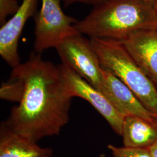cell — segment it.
I'll return each instance as SVG.
<instances>
[{
    "mask_svg": "<svg viewBox=\"0 0 157 157\" xmlns=\"http://www.w3.org/2000/svg\"><path fill=\"white\" fill-rule=\"evenodd\" d=\"M101 67L108 70L132 90L157 118V89L154 84L118 41L91 39Z\"/></svg>",
    "mask_w": 157,
    "mask_h": 157,
    "instance_id": "3",
    "label": "cell"
},
{
    "mask_svg": "<svg viewBox=\"0 0 157 157\" xmlns=\"http://www.w3.org/2000/svg\"><path fill=\"white\" fill-rule=\"evenodd\" d=\"M146 1L147 2H148L149 4H150L152 6L154 5V1H155V0H146Z\"/></svg>",
    "mask_w": 157,
    "mask_h": 157,
    "instance_id": "18",
    "label": "cell"
},
{
    "mask_svg": "<svg viewBox=\"0 0 157 157\" xmlns=\"http://www.w3.org/2000/svg\"><path fill=\"white\" fill-rule=\"evenodd\" d=\"M108 149L113 157H152L148 148L117 147L108 144Z\"/></svg>",
    "mask_w": 157,
    "mask_h": 157,
    "instance_id": "12",
    "label": "cell"
},
{
    "mask_svg": "<svg viewBox=\"0 0 157 157\" xmlns=\"http://www.w3.org/2000/svg\"><path fill=\"white\" fill-rule=\"evenodd\" d=\"M120 42L146 75L157 86V30H141Z\"/></svg>",
    "mask_w": 157,
    "mask_h": 157,
    "instance_id": "9",
    "label": "cell"
},
{
    "mask_svg": "<svg viewBox=\"0 0 157 157\" xmlns=\"http://www.w3.org/2000/svg\"><path fill=\"white\" fill-rule=\"evenodd\" d=\"M8 82L18 104L12 108L6 125L35 142L59 135L69 122L73 97L58 65L32 54L13 68Z\"/></svg>",
    "mask_w": 157,
    "mask_h": 157,
    "instance_id": "1",
    "label": "cell"
},
{
    "mask_svg": "<svg viewBox=\"0 0 157 157\" xmlns=\"http://www.w3.org/2000/svg\"><path fill=\"white\" fill-rule=\"evenodd\" d=\"M63 2V4L65 6H68L71 5L76 2H82L89 4V0H62Z\"/></svg>",
    "mask_w": 157,
    "mask_h": 157,
    "instance_id": "14",
    "label": "cell"
},
{
    "mask_svg": "<svg viewBox=\"0 0 157 157\" xmlns=\"http://www.w3.org/2000/svg\"><path fill=\"white\" fill-rule=\"evenodd\" d=\"M56 49L62 63L103 93L102 68L90 39L78 33L63 41Z\"/></svg>",
    "mask_w": 157,
    "mask_h": 157,
    "instance_id": "5",
    "label": "cell"
},
{
    "mask_svg": "<svg viewBox=\"0 0 157 157\" xmlns=\"http://www.w3.org/2000/svg\"><path fill=\"white\" fill-rule=\"evenodd\" d=\"M153 7H154V9L155 13V15H156L157 18V0H155L154 5H153Z\"/></svg>",
    "mask_w": 157,
    "mask_h": 157,
    "instance_id": "17",
    "label": "cell"
},
{
    "mask_svg": "<svg viewBox=\"0 0 157 157\" xmlns=\"http://www.w3.org/2000/svg\"><path fill=\"white\" fill-rule=\"evenodd\" d=\"M20 5L17 0H0V24L2 25L6 21L7 17L14 15Z\"/></svg>",
    "mask_w": 157,
    "mask_h": 157,
    "instance_id": "13",
    "label": "cell"
},
{
    "mask_svg": "<svg viewBox=\"0 0 157 157\" xmlns=\"http://www.w3.org/2000/svg\"><path fill=\"white\" fill-rule=\"evenodd\" d=\"M41 4L34 18V48L38 54L79 33L74 27L78 20L63 12L61 0H41Z\"/></svg>",
    "mask_w": 157,
    "mask_h": 157,
    "instance_id": "4",
    "label": "cell"
},
{
    "mask_svg": "<svg viewBox=\"0 0 157 157\" xmlns=\"http://www.w3.org/2000/svg\"><path fill=\"white\" fill-rule=\"evenodd\" d=\"M152 157H157V141L148 148Z\"/></svg>",
    "mask_w": 157,
    "mask_h": 157,
    "instance_id": "15",
    "label": "cell"
},
{
    "mask_svg": "<svg viewBox=\"0 0 157 157\" xmlns=\"http://www.w3.org/2000/svg\"><path fill=\"white\" fill-rule=\"evenodd\" d=\"M78 33L91 39L122 41L141 30H157L153 6L146 0H106L74 25Z\"/></svg>",
    "mask_w": 157,
    "mask_h": 157,
    "instance_id": "2",
    "label": "cell"
},
{
    "mask_svg": "<svg viewBox=\"0 0 157 157\" xmlns=\"http://www.w3.org/2000/svg\"><path fill=\"white\" fill-rule=\"evenodd\" d=\"M67 90L72 97H78L89 102L118 135H122L124 116L102 91L97 89L67 65H58Z\"/></svg>",
    "mask_w": 157,
    "mask_h": 157,
    "instance_id": "6",
    "label": "cell"
},
{
    "mask_svg": "<svg viewBox=\"0 0 157 157\" xmlns=\"http://www.w3.org/2000/svg\"><path fill=\"white\" fill-rule=\"evenodd\" d=\"M121 136L124 147L148 148L157 141V124L139 117L126 116Z\"/></svg>",
    "mask_w": 157,
    "mask_h": 157,
    "instance_id": "11",
    "label": "cell"
},
{
    "mask_svg": "<svg viewBox=\"0 0 157 157\" xmlns=\"http://www.w3.org/2000/svg\"><path fill=\"white\" fill-rule=\"evenodd\" d=\"M103 93L124 117L135 116L157 124V118L135 93L112 72L102 68Z\"/></svg>",
    "mask_w": 157,
    "mask_h": 157,
    "instance_id": "8",
    "label": "cell"
},
{
    "mask_svg": "<svg viewBox=\"0 0 157 157\" xmlns=\"http://www.w3.org/2000/svg\"><path fill=\"white\" fill-rule=\"evenodd\" d=\"M38 0H22L17 12L1 25L0 29V55L11 67L21 63L18 54L19 40L28 20L35 15Z\"/></svg>",
    "mask_w": 157,
    "mask_h": 157,
    "instance_id": "7",
    "label": "cell"
},
{
    "mask_svg": "<svg viewBox=\"0 0 157 157\" xmlns=\"http://www.w3.org/2000/svg\"><path fill=\"white\" fill-rule=\"evenodd\" d=\"M106 0H89V4L96 6Z\"/></svg>",
    "mask_w": 157,
    "mask_h": 157,
    "instance_id": "16",
    "label": "cell"
},
{
    "mask_svg": "<svg viewBox=\"0 0 157 157\" xmlns=\"http://www.w3.org/2000/svg\"><path fill=\"white\" fill-rule=\"evenodd\" d=\"M52 150L19 135L2 122L0 129V157H52Z\"/></svg>",
    "mask_w": 157,
    "mask_h": 157,
    "instance_id": "10",
    "label": "cell"
}]
</instances>
